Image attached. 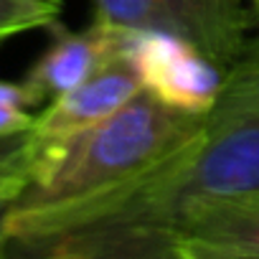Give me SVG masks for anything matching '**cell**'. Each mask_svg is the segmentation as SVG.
<instances>
[{
    "instance_id": "cell-1",
    "label": "cell",
    "mask_w": 259,
    "mask_h": 259,
    "mask_svg": "<svg viewBox=\"0 0 259 259\" xmlns=\"http://www.w3.org/2000/svg\"><path fill=\"white\" fill-rule=\"evenodd\" d=\"M259 193V41L226 69L201 135L178 155L31 241L46 259H178L176 224L196 201Z\"/></svg>"
},
{
    "instance_id": "cell-2",
    "label": "cell",
    "mask_w": 259,
    "mask_h": 259,
    "mask_svg": "<svg viewBox=\"0 0 259 259\" xmlns=\"http://www.w3.org/2000/svg\"><path fill=\"white\" fill-rule=\"evenodd\" d=\"M203 122L206 114L176 109L148 89L138 92L76 135L11 203L6 211L11 254L178 155L201 135Z\"/></svg>"
},
{
    "instance_id": "cell-3",
    "label": "cell",
    "mask_w": 259,
    "mask_h": 259,
    "mask_svg": "<svg viewBox=\"0 0 259 259\" xmlns=\"http://www.w3.org/2000/svg\"><path fill=\"white\" fill-rule=\"evenodd\" d=\"M249 0H94L97 18L117 28H155L196 44L229 69L249 46Z\"/></svg>"
},
{
    "instance_id": "cell-4",
    "label": "cell",
    "mask_w": 259,
    "mask_h": 259,
    "mask_svg": "<svg viewBox=\"0 0 259 259\" xmlns=\"http://www.w3.org/2000/svg\"><path fill=\"white\" fill-rule=\"evenodd\" d=\"M124 56L138 69L143 87L176 109L206 114L221 94L226 69L170 31L130 28Z\"/></svg>"
},
{
    "instance_id": "cell-5",
    "label": "cell",
    "mask_w": 259,
    "mask_h": 259,
    "mask_svg": "<svg viewBox=\"0 0 259 259\" xmlns=\"http://www.w3.org/2000/svg\"><path fill=\"white\" fill-rule=\"evenodd\" d=\"M143 89V79L133 61L127 56H119L71 92L51 99L46 109L36 114V122L31 127L33 176L46 168L76 135L107 119Z\"/></svg>"
},
{
    "instance_id": "cell-6",
    "label": "cell",
    "mask_w": 259,
    "mask_h": 259,
    "mask_svg": "<svg viewBox=\"0 0 259 259\" xmlns=\"http://www.w3.org/2000/svg\"><path fill=\"white\" fill-rule=\"evenodd\" d=\"M130 28L94 21L81 31L59 28L49 49L28 69L23 84L36 107L71 92L109 61L124 56Z\"/></svg>"
},
{
    "instance_id": "cell-7",
    "label": "cell",
    "mask_w": 259,
    "mask_h": 259,
    "mask_svg": "<svg viewBox=\"0 0 259 259\" xmlns=\"http://www.w3.org/2000/svg\"><path fill=\"white\" fill-rule=\"evenodd\" d=\"M176 241L178 259H259V193L186 206Z\"/></svg>"
},
{
    "instance_id": "cell-8",
    "label": "cell",
    "mask_w": 259,
    "mask_h": 259,
    "mask_svg": "<svg viewBox=\"0 0 259 259\" xmlns=\"http://www.w3.org/2000/svg\"><path fill=\"white\" fill-rule=\"evenodd\" d=\"M33 178V138L31 130L16 135H0V208L28 188Z\"/></svg>"
},
{
    "instance_id": "cell-9",
    "label": "cell",
    "mask_w": 259,
    "mask_h": 259,
    "mask_svg": "<svg viewBox=\"0 0 259 259\" xmlns=\"http://www.w3.org/2000/svg\"><path fill=\"white\" fill-rule=\"evenodd\" d=\"M61 6V0H0V46L18 33L56 26Z\"/></svg>"
},
{
    "instance_id": "cell-10",
    "label": "cell",
    "mask_w": 259,
    "mask_h": 259,
    "mask_svg": "<svg viewBox=\"0 0 259 259\" xmlns=\"http://www.w3.org/2000/svg\"><path fill=\"white\" fill-rule=\"evenodd\" d=\"M0 104H8V107H26L33 109V99L26 89V84H13V81H3L0 79Z\"/></svg>"
},
{
    "instance_id": "cell-11",
    "label": "cell",
    "mask_w": 259,
    "mask_h": 259,
    "mask_svg": "<svg viewBox=\"0 0 259 259\" xmlns=\"http://www.w3.org/2000/svg\"><path fill=\"white\" fill-rule=\"evenodd\" d=\"M6 211L8 208H0V259L11 254V239L6 234Z\"/></svg>"
},
{
    "instance_id": "cell-12",
    "label": "cell",
    "mask_w": 259,
    "mask_h": 259,
    "mask_svg": "<svg viewBox=\"0 0 259 259\" xmlns=\"http://www.w3.org/2000/svg\"><path fill=\"white\" fill-rule=\"evenodd\" d=\"M249 6H251V11H254V16L259 21V0H249Z\"/></svg>"
}]
</instances>
